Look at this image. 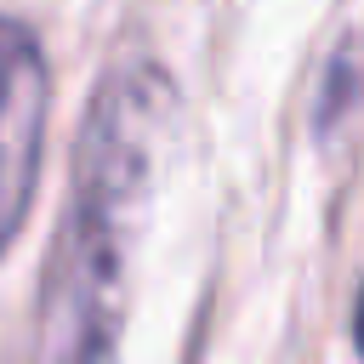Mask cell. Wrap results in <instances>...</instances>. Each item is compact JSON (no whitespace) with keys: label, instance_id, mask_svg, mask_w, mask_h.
Returning <instances> with one entry per match:
<instances>
[{"label":"cell","instance_id":"cell-1","mask_svg":"<svg viewBox=\"0 0 364 364\" xmlns=\"http://www.w3.org/2000/svg\"><path fill=\"white\" fill-rule=\"evenodd\" d=\"M176 97L148 63L97 85L74 154V205L51 267V364H119L125 267Z\"/></svg>","mask_w":364,"mask_h":364},{"label":"cell","instance_id":"cell-2","mask_svg":"<svg viewBox=\"0 0 364 364\" xmlns=\"http://www.w3.org/2000/svg\"><path fill=\"white\" fill-rule=\"evenodd\" d=\"M40 142H46V63L40 46L23 40L0 57V250L17 239L34 182H40Z\"/></svg>","mask_w":364,"mask_h":364},{"label":"cell","instance_id":"cell-3","mask_svg":"<svg viewBox=\"0 0 364 364\" xmlns=\"http://www.w3.org/2000/svg\"><path fill=\"white\" fill-rule=\"evenodd\" d=\"M353 91H358V63H353V57H336L330 85H324V102H318V125H336L341 108L353 102Z\"/></svg>","mask_w":364,"mask_h":364},{"label":"cell","instance_id":"cell-4","mask_svg":"<svg viewBox=\"0 0 364 364\" xmlns=\"http://www.w3.org/2000/svg\"><path fill=\"white\" fill-rule=\"evenodd\" d=\"M353 336H358V353H364V296H358V313H353Z\"/></svg>","mask_w":364,"mask_h":364}]
</instances>
